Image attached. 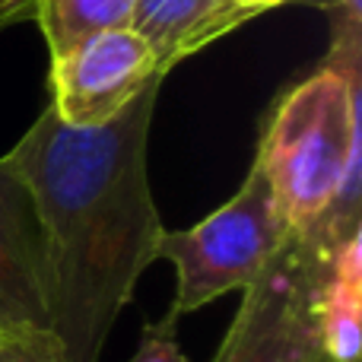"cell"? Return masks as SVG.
Here are the masks:
<instances>
[{
	"mask_svg": "<svg viewBox=\"0 0 362 362\" xmlns=\"http://www.w3.org/2000/svg\"><path fill=\"white\" fill-rule=\"evenodd\" d=\"M289 229L261 163H251L242 187L197 226L163 232L156 257L175 267L172 312L191 315L226 293H245L264 274Z\"/></svg>",
	"mask_w": 362,
	"mask_h": 362,
	"instance_id": "3957f363",
	"label": "cell"
},
{
	"mask_svg": "<svg viewBox=\"0 0 362 362\" xmlns=\"http://www.w3.org/2000/svg\"><path fill=\"white\" fill-rule=\"evenodd\" d=\"M334 255L289 232L264 274L242 293L213 362H327L315 302Z\"/></svg>",
	"mask_w": 362,
	"mask_h": 362,
	"instance_id": "277c9868",
	"label": "cell"
},
{
	"mask_svg": "<svg viewBox=\"0 0 362 362\" xmlns=\"http://www.w3.org/2000/svg\"><path fill=\"white\" fill-rule=\"evenodd\" d=\"M362 315V232L340 245L318 286L315 318L327 362H359Z\"/></svg>",
	"mask_w": 362,
	"mask_h": 362,
	"instance_id": "52a82bcc",
	"label": "cell"
},
{
	"mask_svg": "<svg viewBox=\"0 0 362 362\" xmlns=\"http://www.w3.org/2000/svg\"><path fill=\"white\" fill-rule=\"evenodd\" d=\"M216 0H134L131 29L159 57L163 70L197 51V35Z\"/></svg>",
	"mask_w": 362,
	"mask_h": 362,
	"instance_id": "9c48e42d",
	"label": "cell"
},
{
	"mask_svg": "<svg viewBox=\"0 0 362 362\" xmlns=\"http://www.w3.org/2000/svg\"><path fill=\"white\" fill-rule=\"evenodd\" d=\"M178 318L169 308V315L159 321H146L140 334V346L127 362H187L178 346Z\"/></svg>",
	"mask_w": 362,
	"mask_h": 362,
	"instance_id": "8fae6325",
	"label": "cell"
},
{
	"mask_svg": "<svg viewBox=\"0 0 362 362\" xmlns=\"http://www.w3.org/2000/svg\"><path fill=\"white\" fill-rule=\"evenodd\" d=\"M280 4H289V0H216V6H213V13L206 16L204 29H200V35H197V51Z\"/></svg>",
	"mask_w": 362,
	"mask_h": 362,
	"instance_id": "30bf717a",
	"label": "cell"
},
{
	"mask_svg": "<svg viewBox=\"0 0 362 362\" xmlns=\"http://www.w3.org/2000/svg\"><path fill=\"white\" fill-rule=\"evenodd\" d=\"M359 74V61L325 57L280 99L255 156L286 229L331 255L362 232Z\"/></svg>",
	"mask_w": 362,
	"mask_h": 362,
	"instance_id": "7a4b0ae2",
	"label": "cell"
},
{
	"mask_svg": "<svg viewBox=\"0 0 362 362\" xmlns=\"http://www.w3.org/2000/svg\"><path fill=\"white\" fill-rule=\"evenodd\" d=\"M32 16L48 42L51 61L99 32L127 29L134 0H0V25Z\"/></svg>",
	"mask_w": 362,
	"mask_h": 362,
	"instance_id": "ba28073f",
	"label": "cell"
},
{
	"mask_svg": "<svg viewBox=\"0 0 362 362\" xmlns=\"http://www.w3.org/2000/svg\"><path fill=\"white\" fill-rule=\"evenodd\" d=\"M0 362H67L51 331L0 334Z\"/></svg>",
	"mask_w": 362,
	"mask_h": 362,
	"instance_id": "7c38bea8",
	"label": "cell"
},
{
	"mask_svg": "<svg viewBox=\"0 0 362 362\" xmlns=\"http://www.w3.org/2000/svg\"><path fill=\"white\" fill-rule=\"evenodd\" d=\"M51 331V270L38 206L0 156V334Z\"/></svg>",
	"mask_w": 362,
	"mask_h": 362,
	"instance_id": "8992f818",
	"label": "cell"
},
{
	"mask_svg": "<svg viewBox=\"0 0 362 362\" xmlns=\"http://www.w3.org/2000/svg\"><path fill=\"white\" fill-rule=\"evenodd\" d=\"M153 48L127 29L99 32L51 61V102L67 127H99L118 118L153 80H165Z\"/></svg>",
	"mask_w": 362,
	"mask_h": 362,
	"instance_id": "5b68a950",
	"label": "cell"
},
{
	"mask_svg": "<svg viewBox=\"0 0 362 362\" xmlns=\"http://www.w3.org/2000/svg\"><path fill=\"white\" fill-rule=\"evenodd\" d=\"M165 80L118 118L67 127L45 108L6 159L38 206L51 270V334L67 362H99L165 226L146 172V140Z\"/></svg>",
	"mask_w": 362,
	"mask_h": 362,
	"instance_id": "6da1fadb",
	"label": "cell"
}]
</instances>
